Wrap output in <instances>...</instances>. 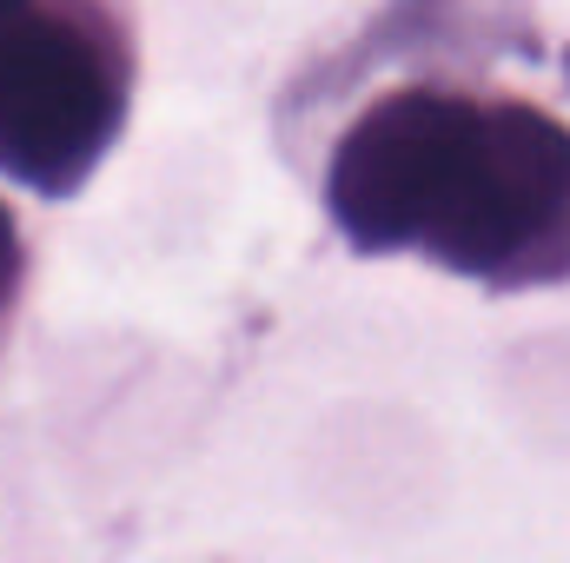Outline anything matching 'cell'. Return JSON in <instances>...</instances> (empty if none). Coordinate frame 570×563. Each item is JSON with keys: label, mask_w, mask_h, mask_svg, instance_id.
<instances>
[{"label": "cell", "mask_w": 570, "mask_h": 563, "mask_svg": "<svg viewBox=\"0 0 570 563\" xmlns=\"http://www.w3.org/2000/svg\"><path fill=\"white\" fill-rule=\"evenodd\" d=\"M27 285H33V246H27L20 213H13V206H7V192H0V332L20 318Z\"/></svg>", "instance_id": "3"}, {"label": "cell", "mask_w": 570, "mask_h": 563, "mask_svg": "<svg viewBox=\"0 0 570 563\" xmlns=\"http://www.w3.org/2000/svg\"><path fill=\"white\" fill-rule=\"evenodd\" d=\"M140 0H0V172L73 199L140 107Z\"/></svg>", "instance_id": "2"}, {"label": "cell", "mask_w": 570, "mask_h": 563, "mask_svg": "<svg viewBox=\"0 0 570 563\" xmlns=\"http://www.w3.org/2000/svg\"><path fill=\"white\" fill-rule=\"evenodd\" d=\"M279 146L365 259L570 285V53L531 0H379L285 80Z\"/></svg>", "instance_id": "1"}]
</instances>
